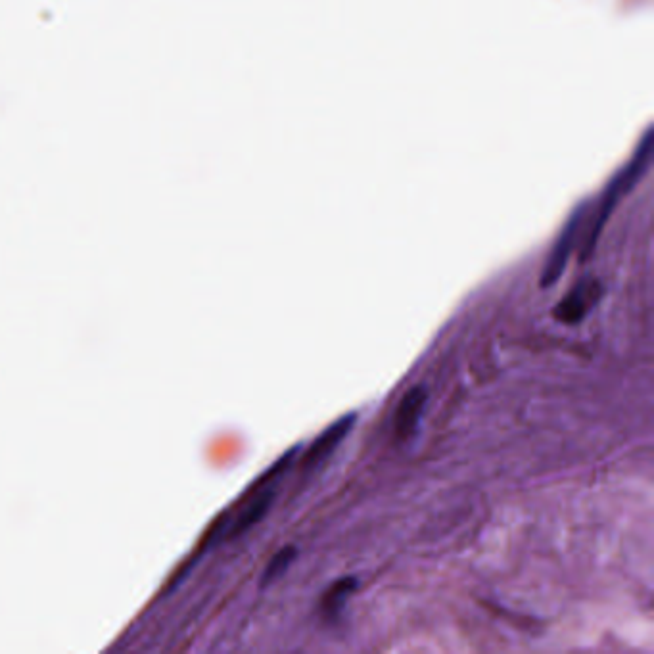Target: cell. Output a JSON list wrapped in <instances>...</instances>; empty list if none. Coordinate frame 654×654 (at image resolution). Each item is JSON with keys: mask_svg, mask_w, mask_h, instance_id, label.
Wrapping results in <instances>:
<instances>
[{"mask_svg": "<svg viewBox=\"0 0 654 654\" xmlns=\"http://www.w3.org/2000/svg\"><path fill=\"white\" fill-rule=\"evenodd\" d=\"M426 401H428V394H426V388L421 384L409 388L399 401L398 411L394 417V432H396L399 442L409 440L413 436V432L417 430L424 407H426Z\"/></svg>", "mask_w": 654, "mask_h": 654, "instance_id": "obj_5", "label": "cell"}, {"mask_svg": "<svg viewBox=\"0 0 654 654\" xmlns=\"http://www.w3.org/2000/svg\"><path fill=\"white\" fill-rule=\"evenodd\" d=\"M585 217H587V204H582L578 206L576 210L572 211V215L568 217L564 229H562L557 242L553 244V250L551 254L547 257L545 261V267H543V273H541V288H551L555 286L568 265L570 261V256L578 244V236H580V231H582V225H584Z\"/></svg>", "mask_w": 654, "mask_h": 654, "instance_id": "obj_2", "label": "cell"}, {"mask_svg": "<svg viewBox=\"0 0 654 654\" xmlns=\"http://www.w3.org/2000/svg\"><path fill=\"white\" fill-rule=\"evenodd\" d=\"M298 557V549L294 545H286L281 551L269 561L263 576H261V585L273 584L281 578L282 574L292 566V562Z\"/></svg>", "mask_w": 654, "mask_h": 654, "instance_id": "obj_8", "label": "cell"}, {"mask_svg": "<svg viewBox=\"0 0 654 654\" xmlns=\"http://www.w3.org/2000/svg\"><path fill=\"white\" fill-rule=\"evenodd\" d=\"M357 587H359V582L353 576H346V578L334 582L321 599V610L327 614L328 618L338 616L346 607L348 599L355 593Z\"/></svg>", "mask_w": 654, "mask_h": 654, "instance_id": "obj_7", "label": "cell"}, {"mask_svg": "<svg viewBox=\"0 0 654 654\" xmlns=\"http://www.w3.org/2000/svg\"><path fill=\"white\" fill-rule=\"evenodd\" d=\"M355 421H357V415L350 413V415L332 422L319 438H315V442L309 445V449L305 451L304 459H302V468L305 472L315 470L327 461L328 457L338 449V445L342 444L344 438L350 434Z\"/></svg>", "mask_w": 654, "mask_h": 654, "instance_id": "obj_4", "label": "cell"}, {"mask_svg": "<svg viewBox=\"0 0 654 654\" xmlns=\"http://www.w3.org/2000/svg\"><path fill=\"white\" fill-rule=\"evenodd\" d=\"M603 292L605 288L601 282L595 277L585 275L570 288V292L562 298L561 302L555 305L553 317L564 325H578L589 313V309L601 300Z\"/></svg>", "mask_w": 654, "mask_h": 654, "instance_id": "obj_3", "label": "cell"}, {"mask_svg": "<svg viewBox=\"0 0 654 654\" xmlns=\"http://www.w3.org/2000/svg\"><path fill=\"white\" fill-rule=\"evenodd\" d=\"M651 137H653V133L649 129L643 142L637 146V150H635V154H633V158L628 162V165L622 167L605 188V192H603V196H601V200L597 204V211H595V215L591 219L589 231L585 234L582 261H587L591 254L595 252L597 240H599V236H601L605 225H607L610 213L618 206V202L630 192L633 185L637 183V179L645 173L647 164L651 160V148H653Z\"/></svg>", "mask_w": 654, "mask_h": 654, "instance_id": "obj_1", "label": "cell"}, {"mask_svg": "<svg viewBox=\"0 0 654 654\" xmlns=\"http://www.w3.org/2000/svg\"><path fill=\"white\" fill-rule=\"evenodd\" d=\"M273 499H275V491L271 488L259 491L256 497L246 505V509L236 516L233 526L229 528V538H236V536L248 532L271 509Z\"/></svg>", "mask_w": 654, "mask_h": 654, "instance_id": "obj_6", "label": "cell"}]
</instances>
